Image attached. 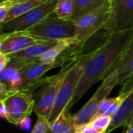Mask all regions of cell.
Masks as SVG:
<instances>
[{
  "label": "cell",
  "mask_w": 133,
  "mask_h": 133,
  "mask_svg": "<svg viewBox=\"0 0 133 133\" xmlns=\"http://www.w3.org/2000/svg\"><path fill=\"white\" fill-rule=\"evenodd\" d=\"M132 42L133 28L111 31L104 42L90 52L83 75L70 103V110L94 84L103 80L109 75L112 66L123 58Z\"/></svg>",
  "instance_id": "obj_1"
},
{
  "label": "cell",
  "mask_w": 133,
  "mask_h": 133,
  "mask_svg": "<svg viewBox=\"0 0 133 133\" xmlns=\"http://www.w3.org/2000/svg\"><path fill=\"white\" fill-rule=\"evenodd\" d=\"M90 53L80 56L71 66L57 94L56 100L49 117V121L56 118L65 109H69L70 103L83 75L85 66Z\"/></svg>",
  "instance_id": "obj_2"
},
{
  "label": "cell",
  "mask_w": 133,
  "mask_h": 133,
  "mask_svg": "<svg viewBox=\"0 0 133 133\" xmlns=\"http://www.w3.org/2000/svg\"><path fill=\"white\" fill-rule=\"evenodd\" d=\"M26 31L42 40L60 41L66 38H75L76 36L74 20L60 19L54 13H52Z\"/></svg>",
  "instance_id": "obj_3"
},
{
  "label": "cell",
  "mask_w": 133,
  "mask_h": 133,
  "mask_svg": "<svg viewBox=\"0 0 133 133\" xmlns=\"http://www.w3.org/2000/svg\"><path fill=\"white\" fill-rule=\"evenodd\" d=\"M111 14V0H109L96 10L74 20L76 28L75 38L78 44L82 46L98 31L104 29Z\"/></svg>",
  "instance_id": "obj_4"
},
{
  "label": "cell",
  "mask_w": 133,
  "mask_h": 133,
  "mask_svg": "<svg viewBox=\"0 0 133 133\" xmlns=\"http://www.w3.org/2000/svg\"><path fill=\"white\" fill-rule=\"evenodd\" d=\"M72 64L65 66L58 74L46 78L35 98L34 111L37 116L45 117L49 120L59 89Z\"/></svg>",
  "instance_id": "obj_5"
},
{
  "label": "cell",
  "mask_w": 133,
  "mask_h": 133,
  "mask_svg": "<svg viewBox=\"0 0 133 133\" xmlns=\"http://www.w3.org/2000/svg\"><path fill=\"white\" fill-rule=\"evenodd\" d=\"M35 98L31 92L18 90L11 92L3 104L4 117L11 124L18 125L34 111Z\"/></svg>",
  "instance_id": "obj_6"
},
{
  "label": "cell",
  "mask_w": 133,
  "mask_h": 133,
  "mask_svg": "<svg viewBox=\"0 0 133 133\" xmlns=\"http://www.w3.org/2000/svg\"><path fill=\"white\" fill-rule=\"evenodd\" d=\"M119 85L118 74L116 70L109 74L92 98L75 114H73L76 125L89 123L96 115L102 101L107 98L114 87Z\"/></svg>",
  "instance_id": "obj_7"
},
{
  "label": "cell",
  "mask_w": 133,
  "mask_h": 133,
  "mask_svg": "<svg viewBox=\"0 0 133 133\" xmlns=\"http://www.w3.org/2000/svg\"><path fill=\"white\" fill-rule=\"evenodd\" d=\"M59 0H45L43 3L30 10L27 13L5 22L1 33L26 31L37 24L53 13Z\"/></svg>",
  "instance_id": "obj_8"
},
{
  "label": "cell",
  "mask_w": 133,
  "mask_h": 133,
  "mask_svg": "<svg viewBox=\"0 0 133 133\" xmlns=\"http://www.w3.org/2000/svg\"><path fill=\"white\" fill-rule=\"evenodd\" d=\"M112 14L104 29L108 32L133 28V0H111Z\"/></svg>",
  "instance_id": "obj_9"
},
{
  "label": "cell",
  "mask_w": 133,
  "mask_h": 133,
  "mask_svg": "<svg viewBox=\"0 0 133 133\" xmlns=\"http://www.w3.org/2000/svg\"><path fill=\"white\" fill-rule=\"evenodd\" d=\"M40 41L42 40L34 37L26 31L0 33V52L11 55Z\"/></svg>",
  "instance_id": "obj_10"
},
{
  "label": "cell",
  "mask_w": 133,
  "mask_h": 133,
  "mask_svg": "<svg viewBox=\"0 0 133 133\" xmlns=\"http://www.w3.org/2000/svg\"><path fill=\"white\" fill-rule=\"evenodd\" d=\"M30 62L31 61L11 57V61L7 66L0 72V80L6 86L10 93L20 89L21 85V71L24 66Z\"/></svg>",
  "instance_id": "obj_11"
},
{
  "label": "cell",
  "mask_w": 133,
  "mask_h": 133,
  "mask_svg": "<svg viewBox=\"0 0 133 133\" xmlns=\"http://www.w3.org/2000/svg\"><path fill=\"white\" fill-rule=\"evenodd\" d=\"M133 121V85L124 98L117 113L112 117V121L107 131L110 133L120 127H127Z\"/></svg>",
  "instance_id": "obj_12"
},
{
  "label": "cell",
  "mask_w": 133,
  "mask_h": 133,
  "mask_svg": "<svg viewBox=\"0 0 133 133\" xmlns=\"http://www.w3.org/2000/svg\"><path fill=\"white\" fill-rule=\"evenodd\" d=\"M116 70L118 74L119 85H125L133 80V42L123 58L114 64L109 74Z\"/></svg>",
  "instance_id": "obj_13"
},
{
  "label": "cell",
  "mask_w": 133,
  "mask_h": 133,
  "mask_svg": "<svg viewBox=\"0 0 133 133\" xmlns=\"http://www.w3.org/2000/svg\"><path fill=\"white\" fill-rule=\"evenodd\" d=\"M58 41L52 40H42L37 43H35L28 48L10 55L11 57L14 58H21L28 61H34L40 57L46 50H48L52 46L55 45Z\"/></svg>",
  "instance_id": "obj_14"
},
{
  "label": "cell",
  "mask_w": 133,
  "mask_h": 133,
  "mask_svg": "<svg viewBox=\"0 0 133 133\" xmlns=\"http://www.w3.org/2000/svg\"><path fill=\"white\" fill-rule=\"evenodd\" d=\"M51 133H75L76 124L73 114L65 109L56 118L49 121Z\"/></svg>",
  "instance_id": "obj_15"
},
{
  "label": "cell",
  "mask_w": 133,
  "mask_h": 133,
  "mask_svg": "<svg viewBox=\"0 0 133 133\" xmlns=\"http://www.w3.org/2000/svg\"><path fill=\"white\" fill-rule=\"evenodd\" d=\"M74 45H79L76 38H66L58 41L57 43L46 50L36 60L42 63H49L54 62L65 50ZM82 46V45H81Z\"/></svg>",
  "instance_id": "obj_16"
},
{
  "label": "cell",
  "mask_w": 133,
  "mask_h": 133,
  "mask_svg": "<svg viewBox=\"0 0 133 133\" xmlns=\"http://www.w3.org/2000/svg\"><path fill=\"white\" fill-rule=\"evenodd\" d=\"M109 0H74L72 20H75L99 7Z\"/></svg>",
  "instance_id": "obj_17"
},
{
  "label": "cell",
  "mask_w": 133,
  "mask_h": 133,
  "mask_svg": "<svg viewBox=\"0 0 133 133\" xmlns=\"http://www.w3.org/2000/svg\"><path fill=\"white\" fill-rule=\"evenodd\" d=\"M74 0H59L53 11L55 15L63 20H72Z\"/></svg>",
  "instance_id": "obj_18"
},
{
  "label": "cell",
  "mask_w": 133,
  "mask_h": 133,
  "mask_svg": "<svg viewBox=\"0 0 133 133\" xmlns=\"http://www.w3.org/2000/svg\"><path fill=\"white\" fill-rule=\"evenodd\" d=\"M112 121V117L107 114H103L99 116H95L89 122L95 128L106 131L109 128Z\"/></svg>",
  "instance_id": "obj_19"
},
{
  "label": "cell",
  "mask_w": 133,
  "mask_h": 133,
  "mask_svg": "<svg viewBox=\"0 0 133 133\" xmlns=\"http://www.w3.org/2000/svg\"><path fill=\"white\" fill-rule=\"evenodd\" d=\"M50 131L49 120L45 117L38 116L37 121L31 133H49Z\"/></svg>",
  "instance_id": "obj_20"
},
{
  "label": "cell",
  "mask_w": 133,
  "mask_h": 133,
  "mask_svg": "<svg viewBox=\"0 0 133 133\" xmlns=\"http://www.w3.org/2000/svg\"><path fill=\"white\" fill-rule=\"evenodd\" d=\"M11 5H12V3L10 0H8L6 3L0 5V33L2 32L3 25L6 22Z\"/></svg>",
  "instance_id": "obj_21"
},
{
  "label": "cell",
  "mask_w": 133,
  "mask_h": 133,
  "mask_svg": "<svg viewBox=\"0 0 133 133\" xmlns=\"http://www.w3.org/2000/svg\"><path fill=\"white\" fill-rule=\"evenodd\" d=\"M75 133H106V131L95 128L90 123L78 125L76 127Z\"/></svg>",
  "instance_id": "obj_22"
},
{
  "label": "cell",
  "mask_w": 133,
  "mask_h": 133,
  "mask_svg": "<svg viewBox=\"0 0 133 133\" xmlns=\"http://www.w3.org/2000/svg\"><path fill=\"white\" fill-rule=\"evenodd\" d=\"M114 101V98H106L105 99H103L102 101V103H100L99 109L95 116L106 114L107 113V111L109 110V109L110 108L111 105L113 104Z\"/></svg>",
  "instance_id": "obj_23"
},
{
  "label": "cell",
  "mask_w": 133,
  "mask_h": 133,
  "mask_svg": "<svg viewBox=\"0 0 133 133\" xmlns=\"http://www.w3.org/2000/svg\"><path fill=\"white\" fill-rule=\"evenodd\" d=\"M11 61V56L7 54L0 52V72H2Z\"/></svg>",
  "instance_id": "obj_24"
},
{
  "label": "cell",
  "mask_w": 133,
  "mask_h": 133,
  "mask_svg": "<svg viewBox=\"0 0 133 133\" xmlns=\"http://www.w3.org/2000/svg\"><path fill=\"white\" fill-rule=\"evenodd\" d=\"M10 94V93L9 92L6 86L0 80V104H3L4 103Z\"/></svg>",
  "instance_id": "obj_25"
},
{
  "label": "cell",
  "mask_w": 133,
  "mask_h": 133,
  "mask_svg": "<svg viewBox=\"0 0 133 133\" xmlns=\"http://www.w3.org/2000/svg\"><path fill=\"white\" fill-rule=\"evenodd\" d=\"M126 133H133V121L127 126Z\"/></svg>",
  "instance_id": "obj_26"
},
{
  "label": "cell",
  "mask_w": 133,
  "mask_h": 133,
  "mask_svg": "<svg viewBox=\"0 0 133 133\" xmlns=\"http://www.w3.org/2000/svg\"><path fill=\"white\" fill-rule=\"evenodd\" d=\"M6 1H8V0H0V5L4 3H6Z\"/></svg>",
  "instance_id": "obj_27"
},
{
  "label": "cell",
  "mask_w": 133,
  "mask_h": 133,
  "mask_svg": "<svg viewBox=\"0 0 133 133\" xmlns=\"http://www.w3.org/2000/svg\"><path fill=\"white\" fill-rule=\"evenodd\" d=\"M126 129H127V128H126ZM126 129H124L123 131H122V133H126Z\"/></svg>",
  "instance_id": "obj_28"
},
{
  "label": "cell",
  "mask_w": 133,
  "mask_h": 133,
  "mask_svg": "<svg viewBox=\"0 0 133 133\" xmlns=\"http://www.w3.org/2000/svg\"><path fill=\"white\" fill-rule=\"evenodd\" d=\"M0 49H1V43H0Z\"/></svg>",
  "instance_id": "obj_29"
}]
</instances>
